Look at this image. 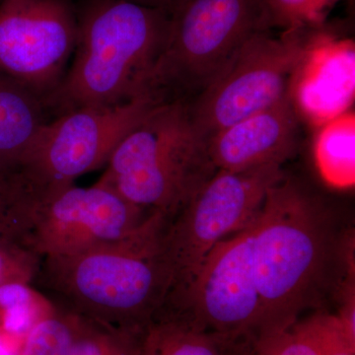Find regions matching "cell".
Here are the masks:
<instances>
[{
	"label": "cell",
	"instance_id": "1",
	"mask_svg": "<svg viewBox=\"0 0 355 355\" xmlns=\"http://www.w3.org/2000/svg\"><path fill=\"white\" fill-rule=\"evenodd\" d=\"M166 216L155 211L132 234L67 256L42 260L33 286L79 316L116 328L144 330L172 286L163 245Z\"/></svg>",
	"mask_w": 355,
	"mask_h": 355
},
{
	"label": "cell",
	"instance_id": "2",
	"mask_svg": "<svg viewBox=\"0 0 355 355\" xmlns=\"http://www.w3.org/2000/svg\"><path fill=\"white\" fill-rule=\"evenodd\" d=\"M330 253L323 207L297 182L284 177L268 191L254 221V275L263 315L257 336L291 326L315 305Z\"/></svg>",
	"mask_w": 355,
	"mask_h": 355
},
{
	"label": "cell",
	"instance_id": "3",
	"mask_svg": "<svg viewBox=\"0 0 355 355\" xmlns=\"http://www.w3.org/2000/svg\"><path fill=\"white\" fill-rule=\"evenodd\" d=\"M77 26L73 64L46 99L62 114L139 96L164 48L170 12L128 0H87Z\"/></svg>",
	"mask_w": 355,
	"mask_h": 355
},
{
	"label": "cell",
	"instance_id": "4",
	"mask_svg": "<svg viewBox=\"0 0 355 355\" xmlns=\"http://www.w3.org/2000/svg\"><path fill=\"white\" fill-rule=\"evenodd\" d=\"M100 178L128 202L167 218L216 169L184 102L155 105L123 137Z\"/></svg>",
	"mask_w": 355,
	"mask_h": 355
},
{
	"label": "cell",
	"instance_id": "5",
	"mask_svg": "<svg viewBox=\"0 0 355 355\" xmlns=\"http://www.w3.org/2000/svg\"><path fill=\"white\" fill-rule=\"evenodd\" d=\"M263 0H180L170 10L162 53L142 86L157 103L195 99L220 76L254 33Z\"/></svg>",
	"mask_w": 355,
	"mask_h": 355
},
{
	"label": "cell",
	"instance_id": "6",
	"mask_svg": "<svg viewBox=\"0 0 355 355\" xmlns=\"http://www.w3.org/2000/svg\"><path fill=\"white\" fill-rule=\"evenodd\" d=\"M282 165L243 171L216 170L174 216L166 219L163 245L172 272L167 303L177 300L207 254L258 216L273 184L284 179Z\"/></svg>",
	"mask_w": 355,
	"mask_h": 355
},
{
	"label": "cell",
	"instance_id": "7",
	"mask_svg": "<svg viewBox=\"0 0 355 355\" xmlns=\"http://www.w3.org/2000/svg\"><path fill=\"white\" fill-rule=\"evenodd\" d=\"M316 28L287 30L279 37L270 31L252 35L220 76L187 103L198 137L207 144L224 128L280 101Z\"/></svg>",
	"mask_w": 355,
	"mask_h": 355
},
{
	"label": "cell",
	"instance_id": "8",
	"mask_svg": "<svg viewBox=\"0 0 355 355\" xmlns=\"http://www.w3.org/2000/svg\"><path fill=\"white\" fill-rule=\"evenodd\" d=\"M147 95L65 112L41 128L19 169L35 189L73 184L108 164L123 137L155 105Z\"/></svg>",
	"mask_w": 355,
	"mask_h": 355
},
{
	"label": "cell",
	"instance_id": "9",
	"mask_svg": "<svg viewBox=\"0 0 355 355\" xmlns=\"http://www.w3.org/2000/svg\"><path fill=\"white\" fill-rule=\"evenodd\" d=\"M31 189L34 207L25 241L42 258L80 253L123 239L155 212L128 202L99 180L88 188L73 183Z\"/></svg>",
	"mask_w": 355,
	"mask_h": 355
},
{
	"label": "cell",
	"instance_id": "10",
	"mask_svg": "<svg viewBox=\"0 0 355 355\" xmlns=\"http://www.w3.org/2000/svg\"><path fill=\"white\" fill-rule=\"evenodd\" d=\"M254 221L219 242L184 293L166 307L184 313L205 330L241 342L258 335L263 315L254 275Z\"/></svg>",
	"mask_w": 355,
	"mask_h": 355
},
{
	"label": "cell",
	"instance_id": "11",
	"mask_svg": "<svg viewBox=\"0 0 355 355\" xmlns=\"http://www.w3.org/2000/svg\"><path fill=\"white\" fill-rule=\"evenodd\" d=\"M77 33L69 0H4L0 6V71L46 100L64 79Z\"/></svg>",
	"mask_w": 355,
	"mask_h": 355
},
{
	"label": "cell",
	"instance_id": "12",
	"mask_svg": "<svg viewBox=\"0 0 355 355\" xmlns=\"http://www.w3.org/2000/svg\"><path fill=\"white\" fill-rule=\"evenodd\" d=\"M321 27L314 30L288 91L298 116L318 128L349 112L354 98V42Z\"/></svg>",
	"mask_w": 355,
	"mask_h": 355
},
{
	"label": "cell",
	"instance_id": "13",
	"mask_svg": "<svg viewBox=\"0 0 355 355\" xmlns=\"http://www.w3.org/2000/svg\"><path fill=\"white\" fill-rule=\"evenodd\" d=\"M299 116L287 93L280 101L224 128L207 142L216 170L282 165L297 148Z\"/></svg>",
	"mask_w": 355,
	"mask_h": 355
},
{
	"label": "cell",
	"instance_id": "14",
	"mask_svg": "<svg viewBox=\"0 0 355 355\" xmlns=\"http://www.w3.org/2000/svg\"><path fill=\"white\" fill-rule=\"evenodd\" d=\"M43 96L0 71V172H18L48 123Z\"/></svg>",
	"mask_w": 355,
	"mask_h": 355
},
{
	"label": "cell",
	"instance_id": "15",
	"mask_svg": "<svg viewBox=\"0 0 355 355\" xmlns=\"http://www.w3.org/2000/svg\"><path fill=\"white\" fill-rule=\"evenodd\" d=\"M247 343L200 328L170 307L147 324L139 355H238Z\"/></svg>",
	"mask_w": 355,
	"mask_h": 355
},
{
	"label": "cell",
	"instance_id": "16",
	"mask_svg": "<svg viewBox=\"0 0 355 355\" xmlns=\"http://www.w3.org/2000/svg\"><path fill=\"white\" fill-rule=\"evenodd\" d=\"M318 172L338 190L355 184V116L354 112L336 116L320 127L313 147Z\"/></svg>",
	"mask_w": 355,
	"mask_h": 355
},
{
	"label": "cell",
	"instance_id": "17",
	"mask_svg": "<svg viewBox=\"0 0 355 355\" xmlns=\"http://www.w3.org/2000/svg\"><path fill=\"white\" fill-rule=\"evenodd\" d=\"M144 330L116 328L77 315L70 355H139Z\"/></svg>",
	"mask_w": 355,
	"mask_h": 355
},
{
	"label": "cell",
	"instance_id": "18",
	"mask_svg": "<svg viewBox=\"0 0 355 355\" xmlns=\"http://www.w3.org/2000/svg\"><path fill=\"white\" fill-rule=\"evenodd\" d=\"M76 322V313L55 304L25 334L18 355H70Z\"/></svg>",
	"mask_w": 355,
	"mask_h": 355
},
{
	"label": "cell",
	"instance_id": "19",
	"mask_svg": "<svg viewBox=\"0 0 355 355\" xmlns=\"http://www.w3.org/2000/svg\"><path fill=\"white\" fill-rule=\"evenodd\" d=\"M340 0H263L261 31H284L323 25L329 11Z\"/></svg>",
	"mask_w": 355,
	"mask_h": 355
},
{
	"label": "cell",
	"instance_id": "20",
	"mask_svg": "<svg viewBox=\"0 0 355 355\" xmlns=\"http://www.w3.org/2000/svg\"><path fill=\"white\" fill-rule=\"evenodd\" d=\"M34 202L29 186L19 172H0V233L25 240Z\"/></svg>",
	"mask_w": 355,
	"mask_h": 355
},
{
	"label": "cell",
	"instance_id": "21",
	"mask_svg": "<svg viewBox=\"0 0 355 355\" xmlns=\"http://www.w3.org/2000/svg\"><path fill=\"white\" fill-rule=\"evenodd\" d=\"M248 345L256 355H320L310 317L298 319L282 330L254 336Z\"/></svg>",
	"mask_w": 355,
	"mask_h": 355
},
{
	"label": "cell",
	"instance_id": "22",
	"mask_svg": "<svg viewBox=\"0 0 355 355\" xmlns=\"http://www.w3.org/2000/svg\"><path fill=\"white\" fill-rule=\"evenodd\" d=\"M42 260L23 238L0 233V289L13 284L33 286Z\"/></svg>",
	"mask_w": 355,
	"mask_h": 355
},
{
	"label": "cell",
	"instance_id": "23",
	"mask_svg": "<svg viewBox=\"0 0 355 355\" xmlns=\"http://www.w3.org/2000/svg\"><path fill=\"white\" fill-rule=\"evenodd\" d=\"M319 343L320 355H355V338L336 314L319 312L310 316Z\"/></svg>",
	"mask_w": 355,
	"mask_h": 355
},
{
	"label": "cell",
	"instance_id": "24",
	"mask_svg": "<svg viewBox=\"0 0 355 355\" xmlns=\"http://www.w3.org/2000/svg\"><path fill=\"white\" fill-rule=\"evenodd\" d=\"M128 1L135 2L140 6L153 7V8L166 9L170 12L175 0H128Z\"/></svg>",
	"mask_w": 355,
	"mask_h": 355
},
{
	"label": "cell",
	"instance_id": "25",
	"mask_svg": "<svg viewBox=\"0 0 355 355\" xmlns=\"http://www.w3.org/2000/svg\"><path fill=\"white\" fill-rule=\"evenodd\" d=\"M238 355H256L252 352L251 349H250L249 345H248V343L244 345V347L241 349V352L238 354Z\"/></svg>",
	"mask_w": 355,
	"mask_h": 355
},
{
	"label": "cell",
	"instance_id": "26",
	"mask_svg": "<svg viewBox=\"0 0 355 355\" xmlns=\"http://www.w3.org/2000/svg\"><path fill=\"white\" fill-rule=\"evenodd\" d=\"M178 1H180V0H175L174 3H173V6H174L175 3H177ZM173 6H172V7H173ZM172 7H171V8H172ZM170 10H171V9H170Z\"/></svg>",
	"mask_w": 355,
	"mask_h": 355
}]
</instances>
